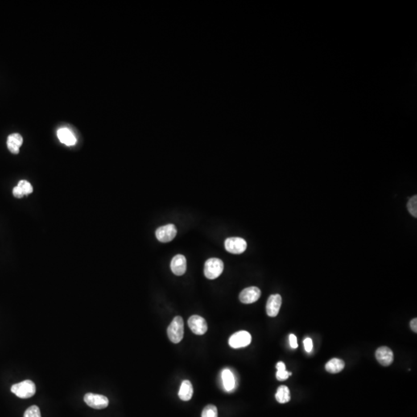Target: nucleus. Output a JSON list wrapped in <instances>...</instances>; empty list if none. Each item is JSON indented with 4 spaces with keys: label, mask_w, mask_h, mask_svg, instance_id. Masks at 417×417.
Here are the masks:
<instances>
[{
    "label": "nucleus",
    "mask_w": 417,
    "mask_h": 417,
    "mask_svg": "<svg viewBox=\"0 0 417 417\" xmlns=\"http://www.w3.org/2000/svg\"><path fill=\"white\" fill-rule=\"evenodd\" d=\"M168 336L171 342L177 344L184 336V322L182 317L176 316L171 321L167 329Z\"/></svg>",
    "instance_id": "f257e3e1"
},
{
    "label": "nucleus",
    "mask_w": 417,
    "mask_h": 417,
    "mask_svg": "<svg viewBox=\"0 0 417 417\" xmlns=\"http://www.w3.org/2000/svg\"><path fill=\"white\" fill-rule=\"evenodd\" d=\"M11 392L19 398H30L35 395L36 385L31 380H24L19 383L13 385Z\"/></svg>",
    "instance_id": "f03ea898"
},
{
    "label": "nucleus",
    "mask_w": 417,
    "mask_h": 417,
    "mask_svg": "<svg viewBox=\"0 0 417 417\" xmlns=\"http://www.w3.org/2000/svg\"><path fill=\"white\" fill-rule=\"evenodd\" d=\"M224 268V262L221 260L219 258H210L206 261L204 274L208 279L214 280L221 275Z\"/></svg>",
    "instance_id": "7ed1b4c3"
},
{
    "label": "nucleus",
    "mask_w": 417,
    "mask_h": 417,
    "mask_svg": "<svg viewBox=\"0 0 417 417\" xmlns=\"http://www.w3.org/2000/svg\"><path fill=\"white\" fill-rule=\"evenodd\" d=\"M251 335L246 331H240L233 334L229 339L231 348H240L246 347L251 342Z\"/></svg>",
    "instance_id": "20e7f679"
},
{
    "label": "nucleus",
    "mask_w": 417,
    "mask_h": 417,
    "mask_svg": "<svg viewBox=\"0 0 417 417\" xmlns=\"http://www.w3.org/2000/svg\"><path fill=\"white\" fill-rule=\"evenodd\" d=\"M246 240L240 237H230L225 240V249L229 253L240 254L246 250Z\"/></svg>",
    "instance_id": "39448f33"
},
{
    "label": "nucleus",
    "mask_w": 417,
    "mask_h": 417,
    "mask_svg": "<svg viewBox=\"0 0 417 417\" xmlns=\"http://www.w3.org/2000/svg\"><path fill=\"white\" fill-rule=\"evenodd\" d=\"M84 399L86 404L96 410H102L109 404V400L106 397L95 393H87Z\"/></svg>",
    "instance_id": "423d86ee"
},
{
    "label": "nucleus",
    "mask_w": 417,
    "mask_h": 417,
    "mask_svg": "<svg viewBox=\"0 0 417 417\" xmlns=\"http://www.w3.org/2000/svg\"><path fill=\"white\" fill-rule=\"evenodd\" d=\"M177 234V229L175 228L174 224H168V225L160 227L155 231V236L158 241L162 243L170 242L175 238Z\"/></svg>",
    "instance_id": "0eeeda50"
},
{
    "label": "nucleus",
    "mask_w": 417,
    "mask_h": 417,
    "mask_svg": "<svg viewBox=\"0 0 417 417\" xmlns=\"http://www.w3.org/2000/svg\"><path fill=\"white\" fill-rule=\"evenodd\" d=\"M188 324L191 331L198 335H204L208 329L205 319L199 315H192L190 317L188 320Z\"/></svg>",
    "instance_id": "6e6552de"
},
{
    "label": "nucleus",
    "mask_w": 417,
    "mask_h": 417,
    "mask_svg": "<svg viewBox=\"0 0 417 417\" xmlns=\"http://www.w3.org/2000/svg\"><path fill=\"white\" fill-rule=\"evenodd\" d=\"M261 291L258 287H250L245 288L239 295L240 302L244 303H252L261 298Z\"/></svg>",
    "instance_id": "1a4fd4ad"
},
{
    "label": "nucleus",
    "mask_w": 417,
    "mask_h": 417,
    "mask_svg": "<svg viewBox=\"0 0 417 417\" xmlns=\"http://www.w3.org/2000/svg\"><path fill=\"white\" fill-rule=\"evenodd\" d=\"M376 358L377 361L383 366L391 365L394 360L393 351L386 346L380 347L376 350Z\"/></svg>",
    "instance_id": "9d476101"
},
{
    "label": "nucleus",
    "mask_w": 417,
    "mask_h": 417,
    "mask_svg": "<svg viewBox=\"0 0 417 417\" xmlns=\"http://www.w3.org/2000/svg\"><path fill=\"white\" fill-rule=\"evenodd\" d=\"M282 298L280 294H272L269 297L266 303V310L270 317H276L278 315L282 306Z\"/></svg>",
    "instance_id": "9b49d317"
},
{
    "label": "nucleus",
    "mask_w": 417,
    "mask_h": 417,
    "mask_svg": "<svg viewBox=\"0 0 417 417\" xmlns=\"http://www.w3.org/2000/svg\"><path fill=\"white\" fill-rule=\"evenodd\" d=\"M171 270L174 274L182 276L187 271V259L182 254H178L172 258L171 261Z\"/></svg>",
    "instance_id": "f8f14e48"
},
{
    "label": "nucleus",
    "mask_w": 417,
    "mask_h": 417,
    "mask_svg": "<svg viewBox=\"0 0 417 417\" xmlns=\"http://www.w3.org/2000/svg\"><path fill=\"white\" fill-rule=\"evenodd\" d=\"M33 190L34 189L28 181L21 180L19 181L17 187L13 188V194L16 198H19H19H22L26 195L32 193Z\"/></svg>",
    "instance_id": "ddd939ff"
},
{
    "label": "nucleus",
    "mask_w": 417,
    "mask_h": 417,
    "mask_svg": "<svg viewBox=\"0 0 417 417\" xmlns=\"http://www.w3.org/2000/svg\"><path fill=\"white\" fill-rule=\"evenodd\" d=\"M57 137L61 143L67 146H75L76 142V137L70 129L62 128L57 131Z\"/></svg>",
    "instance_id": "4468645a"
},
{
    "label": "nucleus",
    "mask_w": 417,
    "mask_h": 417,
    "mask_svg": "<svg viewBox=\"0 0 417 417\" xmlns=\"http://www.w3.org/2000/svg\"><path fill=\"white\" fill-rule=\"evenodd\" d=\"M22 142H23V139H22V136L18 133H13L8 137V149L13 154H18L19 152V149L22 146Z\"/></svg>",
    "instance_id": "2eb2a0df"
},
{
    "label": "nucleus",
    "mask_w": 417,
    "mask_h": 417,
    "mask_svg": "<svg viewBox=\"0 0 417 417\" xmlns=\"http://www.w3.org/2000/svg\"><path fill=\"white\" fill-rule=\"evenodd\" d=\"M222 379H223V383L226 391H233L236 385V380H235L234 375L229 369H226L222 372Z\"/></svg>",
    "instance_id": "dca6fc26"
},
{
    "label": "nucleus",
    "mask_w": 417,
    "mask_h": 417,
    "mask_svg": "<svg viewBox=\"0 0 417 417\" xmlns=\"http://www.w3.org/2000/svg\"><path fill=\"white\" fill-rule=\"evenodd\" d=\"M193 395V387L189 380H185L182 382L179 392V397L183 401H189Z\"/></svg>",
    "instance_id": "f3484780"
},
{
    "label": "nucleus",
    "mask_w": 417,
    "mask_h": 417,
    "mask_svg": "<svg viewBox=\"0 0 417 417\" xmlns=\"http://www.w3.org/2000/svg\"><path fill=\"white\" fill-rule=\"evenodd\" d=\"M344 368V361L339 360V359H336V358L330 360L325 365L326 371L328 373H332V374L340 373Z\"/></svg>",
    "instance_id": "a211bd4d"
},
{
    "label": "nucleus",
    "mask_w": 417,
    "mask_h": 417,
    "mask_svg": "<svg viewBox=\"0 0 417 417\" xmlns=\"http://www.w3.org/2000/svg\"><path fill=\"white\" fill-rule=\"evenodd\" d=\"M276 399L280 403H286L291 399V393L286 386H281L275 395Z\"/></svg>",
    "instance_id": "6ab92c4d"
},
{
    "label": "nucleus",
    "mask_w": 417,
    "mask_h": 417,
    "mask_svg": "<svg viewBox=\"0 0 417 417\" xmlns=\"http://www.w3.org/2000/svg\"><path fill=\"white\" fill-rule=\"evenodd\" d=\"M202 417H218L217 408L213 405H208L202 412Z\"/></svg>",
    "instance_id": "aec40b11"
},
{
    "label": "nucleus",
    "mask_w": 417,
    "mask_h": 417,
    "mask_svg": "<svg viewBox=\"0 0 417 417\" xmlns=\"http://www.w3.org/2000/svg\"><path fill=\"white\" fill-rule=\"evenodd\" d=\"M407 208L409 212H410V214L412 216H414L415 218L417 217V196H414L411 199H410V201L408 202L407 204Z\"/></svg>",
    "instance_id": "412c9836"
},
{
    "label": "nucleus",
    "mask_w": 417,
    "mask_h": 417,
    "mask_svg": "<svg viewBox=\"0 0 417 417\" xmlns=\"http://www.w3.org/2000/svg\"><path fill=\"white\" fill-rule=\"evenodd\" d=\"M23 417H41L39 407L38 406H30L25 412Z\"/></svg>",
    "instance_id": "4be33fe9"
},
{
    "label": "nucleus",
    "mask_w": 417,
    "mask_h": 417,
    "mask_svg": "<svg viewBox=\"0 0 417 417\" xmlns=\"http://www.w3.org/2000/svg\"><path fill=\"white\" fill-rule=\"evenodd\" d=\"M291 375L292 373H288L287 370H278L276 373V377L279 381H284Z\"/></svg>",
    "instance_id": "5701e85b"
},
{
    "label": "nucleus",
    "mask_w": 417,
    "mask_h": 417,
    "mask_svg": "<svg viewBox=\"0 0 417 417\" xmlns=\"http://www.w3.org/2000/svg\"><path fill=\"white\" fill-rule=\"evenodd\" d=\"M303 345H304V349H305L306 352H311L313 348V342L311 339L307 338V339H304Z\"/></svg>",
    "instance_id": "b1692460"
},
{
    "label": "nucleus",
    "mask_w": 417,
    "mask_h": 417,
    "mask_svg": "<svg viewBox=\"0 0 417 417\" xmlns=\"http://www.w3.org/2000/svg\"><path fill=\"white\" fill-rule=\"evenodd\" d=\"M289 341H290V344H291V348H294V349L298 348V339H297V337L295 335H293V334L290 335V336H289Z\"/></svg>",
    "instance_id": "393cba45"
},
{
    "label": "nucleus",
    "mask_w": 417,
    "mask_h": 417,
    "mask_svg": "<svg viewBox=\"0 0 417 417\" xmlns=\"http://www.w3.org/2000/svg\"><path fill=\"white\" fill-rule=\"evenodd\" d=\"M410 327L414 332H417V319H414L410 322Z\"/></svg>",
    "instance_id": "a878e982"
},
{
    "label": "nucleus",
    "mask_w": 417,
    "mask_h": 417,
    "mask_svg": "<svg viewBox=\"0 0 417 417\" xmlns=\"http://www.w3.org/2000/svg\"><path fill=\"white\" fill-rule=\"evenodd\" d=\"M276 368H277L278 370H286V365H285V364L284 363V362H282V361L278 362V363L277 364V365H276Z\"/></svg>",
    "instance_id": "bb28decb"
}]
</instances>
